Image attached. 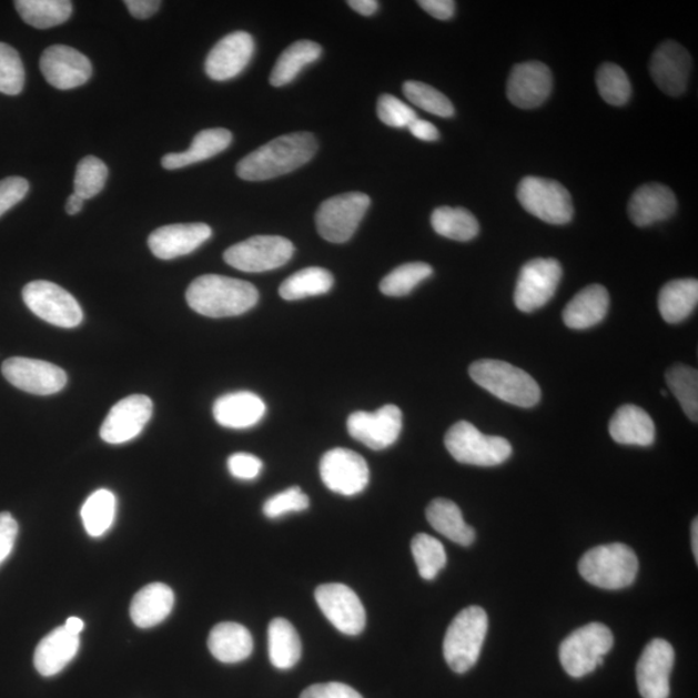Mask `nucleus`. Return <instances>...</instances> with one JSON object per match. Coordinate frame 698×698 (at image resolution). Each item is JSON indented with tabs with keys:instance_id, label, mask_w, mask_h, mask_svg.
Wrapping results in <instances>:
<instances>
[{
	"instance_id": "obj_23",
	"label": "nucleus",
	"mask_w": 698,
	"mask_h": 698,
	"mask_svg": "<svg viewBox=\"0 0 698 698\" xmlns=\"http://www.w3.org/2000/svg\"><path fill=\"white\" fill-rule=\"evenodd\" d=\"M213 235L208 224H171L155 230L148 239L149 249L162 261L193 253Z\"/></svg>"
},
{
	"instance_id": "obj_15",
	"label": "nucleus",
	"mask_w": 698,
	"mask_h": 698,
	"mask_svg": "<svg viewBox=\"0 0 698 698\" xmlns=\"http://www.w3.org/2000/svg\"><path fill=\"white\" fill-rule=\"evenodd\" d=\"M316 601L336 630L358 635L366 626V611L357 594L346 585L326 584L317 587Z\"/></svg>"
},
{
	"instance_id": "obj_54",
	"label": "nucleus",
	"mask_w": 698,
	"mask_h": 698,
	"mask_svg": "<svg viewBox=\"0 0 698 698\" xmlns=\"http://www.w3.org/2000/svg\"><path fill=\"white\" fill-rule=\"evenodd\" d=\"M124 4L133 18L145 20L159 12L162 3L159 0H125Z\"/></svg>"
},
{
	"instance_id": "obj_17",
	"label": "nucleus",
	"mask_w": 698,
	"mask_h": 698,
	"mask_svg": "<svg viewBox=\"0 0 698 698\" xmlns=\"http://www.w3.org/2000/svg\"><path fill=\"white\" fill-rule=\"evenodd\" d=\"M153 414L152 399L144 395H132L117 403L109 412L100 436L108 444H124L141 433Z\"/></svg>"
},
{
	"instance_id": "obj_28",
	"label": "nucleus",
	"mask_w": 698,
	"mask_h": 698,
	"mask_svg": "<svg viewBox=\"0 0 698 698\" xmlns=\"http://www.w3.org/2000/svg\"><path fill=\"white\" fill-rule=\"evenodd\" d=\"M609 310V294L601 285L581 290L563 312L564 324L575 331H585L601 323Z\"/></svg>"
},
{
	"instance_id": "obj_26",
	"label": "nucleus",
	"mask_w": 698,
	"mask_h": 698,
	"mask_svg": "<svg viewBox=\"0 0 698 698\" xmlns=\"http://www.w3.org/2000/svg\"><path fill=\"white\" fill-rule=\"evenodd\" d=\"M81 640L64 626L58 627L39 643L34 654V666L43 677L57 676L72 662L80 649Z\"/></svg>"
},
{
	"instance_id": "obj_48",
	"label": "nucleus",
	"mask_w": 698,
	"mask_h": 698,
	"mask_svg": "<svg viewBox=\"0 0 698 698\" xmlns=\"http://www.w3.org/2000/svg\"><path fill=\"white\" fill-rule=\"evenodd\" d=\"M376 113H378L380 120L384 124L395 129L409 128L412 122L418 118L414 109L392 95H383L380 98L378 105H376Z\"/></svg>"
},
{
	"instance_id": "obj_43",
	"label": "nucleus",
	"mask_w": 698,
	"mask_h": 698,
	"mask_svg": "<svg viewBox=\"0 0 698 698\" xmlns=\"http://www.w3.org/2000/svg\"><path fill=\"white\" fill-rule=\"evenodd\" d=\"M596 85L604 101L614 107H623L630 100L631 83L623 68L603 64L596 72Z\"/></svg>"
},
{
	"instance_id": "obj_46",
	"label": "nucleus",
	"mask_w": 698,
	"mask_h": 698,
	"mask_svg": "<svg viewBox=\"0 0 698 698\" xmlns=\"http://www.w3.org/2000/svg\"><path fill=\"white\" fill-rule=\"evenodd\" d=\"M26 84V69L18 51L10 44L0 43V92L16 97Z\"/></svg>"
},
{
	"instance_id": "obj_41",
	"label": "nucleus",
	"mask_w": 698,
	"mask_h": 698,
	"mask_svg": "<svg viewBox=\"0 0 698 698\" xmlns=\"http://www.w3.org/2000/svg\"><path fill=\"white\" fill-rule=\"evenodd\" d=\"M433 266L427 263H406L387 274L382 280L380 290L387 296H405L423 281L433 276Z\"/></svg>"
},
{
	"instance_id": "obj_44",
	"label": "nucleus",
	"mask_w": 698,
	"mask_h": 698,
	"mask_svg": "<svg viewBox=\"0 0 698 698\" xmlns=\"http://www.w3.org/2000/svg\"><path fill=\"white\" fill-rule=\"evenodd\" d=\"M109 171L107 164L88 155L78 163L74 179V193L81 199L90 200L104 190Z\"/></svg>"
},
{
	"instance_id": "obj_25",
	"label": "nucleus",
	"mask_w": 698,
	"mask_h": 698,
	"mask_svg": "<svg viewBox=\"0 0 698 698\" xmlns=\"http://www.w3.org/2000/svg\"><path fill=\"white\" fill-rule=\"evenodd\" d=\"M213 413L219 425L245 429L256 426L264 418L266 406L263 399L253 392L240 391L219 397Z\"/></svg>"
},
{
	"instance_id": "obj_20",
	"label": "nucleus",
	"mask_w": 698,
	"mask_h": 698,
	"mask_svg": "<svg viewBox=\"0 0 698 698\" xmlns=\"http://www.w3.org/2000/svg\"><path fill=\"white\" fill-rule=\"evenodd\" d=\"M691 69V54L674 41L658 45L649 62V73L657 88L674 98L686 91Z\"/></svg>"
},
{
	"instance_id": "obj_2",
	"label": "nucleus",
	"mask_w": 698,
	"mask_h": 698,
	"mask_svg": "<svg viewBox=\"0 0 698 698\" xmlns=\"http://www.w3.org/2000/svg\"><path fill=\"white\" fill-rule=\"evenodd\" d=\"M259 301L256 287L250 282L205 274L186 290V302L202 316L222 318L240 316L253 310Z\"/></svg>"
},
{
	"instance_id": "obj_3",
	"label": "nucleus",
	"mask_w": 698,
	"mask_h": 698,
	"mask_svg": "<svg viewBox=\"0 0 698 698\" xmlns=\"http://www.w3.org/2000/svg\"><path fill=\"white\" fill-rule=\"evenodd\" d=\"M469 376L478 386L507 404L533 407L539 403L540 388L532 376L505 361L485 358L469 366Z\"/></svg>"
},
{
	"instance_id": "obj_32",
	"label": "nucleus",
	"mask_w": 698,
	"mask_h": 698,
	"mask_svg": "<svg viewBox=\"0 0 698 698\" xmlns=\"http://www.w3.org/2000/svg\"><path fill=\"white\" fill-rule=\"evenodd\" d=\"M698 302V281L695 279L668 282L658 295V310L668 324H679L692 315Z\"/></svg>"
},
{
	"instance_id": "obj_22",
	"label": "nucleus",
	"mask_w": 698,
	"mask_h": 698,
	"mask_svg": "<svg viewBox=\"0 0 698 698\" xmlns=\"http://www.w3.org/2000/svg\"><path fill=\"white\" fill-rule=\"evenodd\" d=\"M255 52L254 38L246 31H234L219 41L205 62L211 80L224 82L240 75Z\"/></svg>"
},
{
	"instance_id": "obj_58",
	"label": "nucleus",
	"mask_w": 698,
	"mask_h": 698,
	"mask_svg": "<svg viewBox=\"0 0 698 698\" xmlns=\"http://www.w3.org/2000/svg\"><path fill=\"white\" fill-rule=\"evenodd\" d=\"M64 627L70 634H73V635H77V637H80L81 633L84 629V624L81 618L70 617L67 619Z\"/></svg>"
},
{
	"instance_id": "obj_56",
	"label": "nucleus",
	"mask_w": 698,
	"mask_h": 698,
	"mask_svg": "<svg viewBox=\"0 0 698 698\" xmlns=\"http://www.w3.org/2000/svg\"><path fill=\"white\" fill-rule=\"evenodd\" d=\"M348 6L363 16H372L378 11L380 3L375 0H350Z\"/></svg>"
},
{
	"instance_id": "obj_39",
	"label": "nucleus",
	"mask_w": 698,
	"mask_h": 698,
	"mask_svg": "<svg viewBox=\"0 0 698 698\" xmlns=\"http://www.w3.org/2000/svg\"><path fill=\"white\" fill-rule=\"evenodd\" d=\"M117 500L111 490L92 493L82 507V520L91 537H101L111 529L115 517Z\"/></svg>"
},
{
	"instance_id": "obj_49",
	"label": "nucleus",
	"mask_w": 698,
	"mask_h": 698,
	"mask_svg": "<svg viewBox=\"0 0 698 698\" xmlns=\"http://www.w3.org/2000/svg\"><path fill=\"white\" fill-rule=\"evenodd\" d=\"M28 192L29 183L27 179L11 176L0 180V216L26 199Z\"/></svg>"
},
{
	"instance_id": "obj_35",
	"label": "nucleus",
	"mask_w": 698,
	"mask_h": 698,
	"mask_svg": "<svg viewBox=\"0 0 698 698\" xmlns=\"http://www.w3.org/2000/svg\"><path fill=\"white\" fill-rule=\"evenodd\" d=\"M321 45L311 41H300L282 52L271 74L273 88H282L292 83L302 70L320 59Z\"/></svg>"
},
{
	"instance_id": "obj_14",
	"label": "nucleus",
	"mask_w": 698,
	"mask_h": 698,
	"mask_svg": "<svg viewBox=\"0 0 698 698\" xmlns=\"http://www.w3.org/2000/svg\"><path fill=\"white\" fill-rule=\"evenodd\" d=\"M2 373L12 386L39 396L58 394L68 382L61 367L36 358H8L2 365Z\"/></svg>"
},
{
	"instance_id": "obj_37",
	"label": "nucleus",
	"mask_w": 698,
	"mask_h": 698,
	"mask_svg": "<svg viewBox=\"0 0 698 698\" xmlns=\"http://www.w3.org/2000/svg\"><path fill=\"white\" fill-rule=\"evenodd\" d=\"M334 285L333 274L318 266H310L292 274L280 286V295L285 301H301L304 297L324 295Z\"/></svg>"
},
{
	"instance_id": "obj_5",
	"label": "nucleus",
	"mask_w": 698,
	"mask_h": 698,
	"mask_svg": "<svg viewBox=\"0 0 698 698\" xmlns=\"http://www.w3.org/2000/svg\"><path fill=\"white\" fill-rule=\"evenodd\" d=\"M488 615L482 607H468L453 619L444 639V657L458 674L473 669L488 634Z\"/></svg>"
},
{
	"instance_id": "obj_12",
	"label": "nucleus",
	"mask_w": 698,
	"mask_h": 698,
	"mask_svg": "<svg viewBox=\"0 0 698 698\" xmlns=\"http://www.w3.org/2000/svg\"><path fill=\"white\" fill-rule=\"evenodd\" d=\"M562 274V265L555 259H533L524 264L514 295L517 310L530 313L543 308L558 290Z\"/></svg>"
},
{
	"instance_id": "obj_53",
	"label": "nucleus",
	"mask_w": 698,
	"mask_h": 698,
	"mask_svg": "<svg viewBox=\"0 0 698 698\" xmlns=\"http://www.w3.org/2000/svg\"><path fill=\"white\" fill-rule=\"evenodd\" d=\"M418 4L437 20H449L456 12V3L452 0H421Z\"/></svg>"
},
{
	"instance_id": "obj_27",
	"label": "nucleus",
	"mask_w": 698,
	"mask_h": 698,
	"mask_svg": "<svg viewBox=\"0 0 698 698\" xmlns=\"http://www.w3.org/2000/svg\"><path fill=\"white\" fill-rule=\"evenodd\" d=\"M175 595L164 584L148 585L133 596L130 614L133 624L140 629H149L160 625L174 608Z\"/></svg>"
},
{
	"instance_id": "obj_30",
	"label": "nucleus",
	"mask_w": 698,
	"mask_h": 698,
	"mask_svg": "<svg viewBox=\"0 0 698 698\" xmlns=\"http://www.w3.org/2000/svg\"><path fill=\"white\" fill-rule=\"evenodd\" d=\"M209 649L216 660L237 664L253 654L254 640L245 626L235 623L219 624L209 635Z\"/></svg>"
},
{
	"instance_id": "obj_40",
	"label": "nucleus",
	"mask_w": 698,
	"mask_h": 698,
	"mask_svg": "<svg viewBox=\"0 0 698 698\" xmlns=\"http://www.w3.org/2000/svg\"><path fill=\"white\" fill-rule=\"evenodd\" d=\"M666 382L674 396L678 398L687 417L697 423L698 419V373L696 368L676 365L666 373Z\"/></svg>"
},
{
	"instance_id": "obj_31",
	"label": "nucleus",
	"mask_w": 698,
	"mask_h": 698,
	"mask_svg": "<svg viewBox=\"0 0 698 698\" xmlns=\"http://www.w3.org/2000/svg\"><path fill=\"white\" fill-rule=\"evenodd\" d=\"M233 135L225 129L203 130L194 136L188 151L182 153H169L162 159V166L166 170H178L191 164L213 159L225 151L232 143Z\"/></svg>"
},
{
	"instance_id": "obj_57",
	"label": "nucleus",
	"mask_w": 698,
	"mask_h": 698,
	"mask_svg": "<svg viewBox=\"0 0 698 698\" xmlns=\"http://www.w3.org/2000/svg\"><path fill=\"white\" fill-rule=\"evenodd\" d=\"M83 205L84 200L81 199L80 195L73 193L67 201V213L69 215H77L78 213H81Z\"/></svg>"
},
{
	"instance_id": "obj_19",
	"label": "nucleus",
	"mask_w": 698,
	"mask_h": 698,
	"mask_svg": "<svg viewBox=\"0 0 698 698\" xmlns=\"http://www.w3.org/2000/svg\"><path fill=\"white\" fill-rule=\"evenodd\" d=\"M674 660V648L664 639H654L643 650L637 666L638 688L643 698H669Z\"/></svg>"
},
{
	"instance_id": "obj_51",
	"label": "nucleus",
	"mask_w": 698,
	"mask_h": 698,
	"mask_svg": "<svg viewBox=\"0 0 698 698\" xmlns=\"http://www.w3.org/2000/svg\"><path fill=\"white\" fill-rule=\"evenodd\" d=\"M301 698H364L356 689L338 681L331 684L313 685L304 689Z\"/></svg>"
},
{
	"instance_id": "obj_29",
	"label": "nucleus",
	"mask_w": 698,
	"mask_h": 698,
	"mask_svg": "<svg viewBox=\"0 0 698 698\" xmlns=\"http://www.w3.org/2000/svg\"><path fill=\"white\" fill-rule=\"evenodd\" d=\"M609 434L618 444L650 446L655 443L656 427L645 409L624 405L611 417Z\"/></svg>"
},
{
	"instance_id": "obj_33",
	"label": "nucleus",
	"mask_w": 698,
	"mask_h": 698,
	"mask_svg": "<svg viewBox=\"0 0 698 698\" xmlns=\"http://www.w3.org/2000/svg\"><path fill=\"white\" fill-rule=\"evenodd\" d=\"M427 520L436 532L461 546L474 544L475 530L465 522L461 508L454 502L437 498L427 507Z\"/></svg>"
},
{
	"instance_id": "obj_45",
	"label": "nucleus",
	"mask_w": 698,
	"mask_h": 698,
	"mask_svg": "<svg viewBox=\"0 0 698 698\" xmlns=\"http://www.w3.org/2000/svg\"><path fill=\"white\" fill-rule=\"evenodd\" d=\"M404 93L412 104L423 109V111L443 118L454 115V107L451 100L444 93L426 83L407 81L404 83Z\"/></svg>"
},
{
	"instance_id": "obj_8",
	"label": "nucleus",
	"mask_w": 698,
	"mask_h": 698,
	"mask_svg": "<svg viewBox=\"0 0 698 698\" xmlns=\"http://www.w3.org/2000/svg\"><path fill=\"white\" fill-rule=\"evenodd\" d=\"M516 195L529 214L545 223L563 225L574 218L575 209L569 192L554 180L524 178Z\"/></svg>"
},
{
	"instance_id": "obj_50",
	"label": "nucleus",
	"mask_w": 698,
	"mask_h": 698,
	"mask_svg": "<svg viewBox=\"0 0 698 698\" xmlns=\"http://www.w3.org/2000/svg\"><path fill=\"white\" fill-rule=\"evenodd\" d=\"M229 469L240 480H254L262 473L263 462L253 454L235 453L229 459Z\"/></svg>"
},
{
	"instance_id": "obj_52",
	"label": "nucleus",
	"mask_w": 698,
	"mask_h": 698,
	"mask_svg": "<svg viewBox=\"0 0 698 698\" xmlns=\"http://www.w3.org/2000/svg\"><path fill=\"white\" fill-rule=\"evenodd\" d=\"M19 535V524L10 513L0 514V564L11 555Z\"/></svg>"
},
{
	"instance_id": "obj_6",
	"label": "nucleus",
	"mask_w": 698,
	"mask_h": 698,
	"mask_svg": "<svg viewBox=\"0 0 698 698\" xmlns=\"http://www.w3.org/2000/svg\"><path fill=\"white\" fill-rule=\"evenodd\" d=\"M445 446L459 464L471 466H498L513 454V446L506 438L484 435L466 421L451 427L445 435Z\"/></svg>"
},
{
	"instance_id": "obj_9",
	"label": "nucleus",
	"mask_w": 698,
	"mask_h": 698,
	"mask_svg": "<svg viewBox=\"0 0 698 698\" xmlns=\"http://www.w3.org/2000/svg\"><path fill=\"white\" fill-rule=\"evenodd\" d=\"M23 302L39 318L54 326H80L83 311L75 297L50 281H33L22 290Z\"/></svg>"
},
{
	"instance_id": "obj_10",
	"label": "nucleus",
	"mask_w": 698,
	"mask_h": 698,
	"mask_svg": "<svg viewBox=\"0 0 698 698\" xmlns=\"http://www.w3.org/2000/svg\"><path fill=\"white\" fill-rule=\"evenodd\" d=\"M294 255V245L280 235H255L225 251L224 261L233 269L262 273L280 269Z\"/></svg>"
},
{
	"instance_id": "obj_11",
	"label": "nucleus",
	"mask_w": 698,
	"mask_h": 698,
	"mask_svg": "<svg viewBox=\"0 0 698 698\" xmlns=\"http://www.w3.org/2000/svg\"><path fill=\"white\" fill-rule=\"evenodd\" d=\"M371 202V198L361 192L343 193L323 202L316 214L321 237L332 243L347 242L357 231Z\"/></svg>"
},
{
	"instance_id": "obj_18",
	"label": "nucleus",
	"mask_w": 698,
	"mask_h": 698,
	"mask_svg": "<svg viewBox=\"0 0 698 698\" xmlns=\"http://www.w3.org/2000/svg\"><path fill=\"white\" fill-rule=\"evenodd\" d=\"M42 74L45 81L58 90H73L88 83L92 75L89 58L73 49V47L54 44L43 53L41 61Z\"/></svg>"
},
{
	"instance_id": "obj_55",
	"label": "nucleus",
	"mask_w": 698,
	"mask_h": 698,
	"mask_svg": "<svg viewBox=\"0 0 698 698\" xmlns=\"http://www.w3.org/2000/svg\"><path fill=\"white\" fill-rule=\"evenodd\" d=\"M407 129H409L413 136L423 141H436L441 138V133H438L435 124L425 120H419V118L412 122Z\"/></svg>"
},
{
	"instance_id": "obj_34",
	"label": "nucleus",
	"mask_w": 698,
	"mask_h": 698,
	"mask_svg": "<svg viewBox=\"0 0 698 698\" xmlns=\"http://www.w3.org/2000/svg\"><path fill=\"white\" fill-rule=\"evenodd\" d=\"M269 654L274 668L289 670L300 662L302 643L295 627L285 618H274L269 627Z\"/></svg>"
},
{
	"instance_id": "obj_38",
	"label": "nucleus",
	"mask_w": 698,
	"mask_h": 698,
	"mask_svg": "<svg viewBox=\"0 0 698 698\" xmlns=\"http://www.w3.org/2000/svg\"><path fill=\"white\" fill-rule=\"evenodd\" d=\"M431 224L437 234L459 242L474 240L480 230L476 218L468 210L461 208L436 209L431 216Z\"/></svg>"
},
{
	"instance_id": "obj_16",
	"label": "nucleus",
	"mask_w": 698,
	"mask_h": 698,
	"mask_svg": "<svg viewBox=\"0 0 698 698\" xmlns=\"http://www.w3.org/2000/svg\"><path fill=\"white\" fill-rule=\"evenodd\" d=\"M348 434L373 451L394 445L403 431V413L396 405H386L375 413L356 412L347 421Z\"/></svg>"
},
{
	"instance_id": "obj_59",
	"label": "nucleus",
	"mask_w": 698,
	"mask_h": 698,
	"mask_svg": "<svg viewBox=\"0 0 698 698\" xmlns=\"http://www.w3.org/2000/svg\"><path fill=\"white\" fill-rule=\"evenodd\" d=\"M698 520L695 519L692 523V550L695 554L696 562H698Z\"/></svg>"
},
{
	"instance_id": "obj_21",
	"label": "nucleus",
	"mask_w": 698,
	"mask_h": 698,
	"mask_svg": "<svg viewBox=\"0 0 698 698\" xmlns=\"http://www.w3.org/2000/svg\"><path fill=\"white\" fill-rule=\"evenodd\" d=\"M553 90V74L539 61L515 65L507 82V98L520 109H535L545 103Z\"/></svg>"
},
{
	"instance_id": "obj_24",
	"label": "nucleus",
	"mask_w": 698,
	"mask_h": 698,
	"mask_svg": "<svg viewBox=\"0 0 698 698\" xmlns=\"http://www.w3.org/2000/svg\"><path fill=\"white\" fill-rule=\"evenodd\" d=\"M678 201L670 188L658 183L641 185L633 194L627 208L630 221L637 226H649L676 214Z\"/></svg>"
},
{
	"instance_id": "obj_42",
	"label": "nucleus",
	"mask_w": 698,
	"mask_h": 698,
	"mask_svg": "<svg viewBox=\"0 0 698 698\" xmlns=\"http://www.w3.org/2000/svg\"><path fill=\"white\" fill-rule=\"evenodd\" d=\"M412 553L422 578L435 579L446 566V553L441 540L421 533L412 540Z\"/></svg>"
},
{
	"instance_id": "obj_7",
	"label": "nucleus",
	"mask_w": 698,
	"mask_h": 698,
	"mask_svg": "<svg viewBox=\"0 0 698 698\" xmlns=\"http://www.w3.org/2000/svg\"><path fill=\"white\" fill-rule=\"evenodd\" d=\"M614 647V634L606 625L588 624L562 643L559 657L568 676L583 678L604 664V656Z\"/></svg>"
},
{
	"instance_id": "obj_36",
	"label": "nucleus",
	"mask_w": 698,
	"mask_h": 698,
	"mask_svg": "<svg viewBox=\"0 0 698 698\" xmlns=\"http://www.w3.org/2000/svg\"><path fill=\"white\" fill-rule=\"evenodd\" d=\"M14 7L21 19L37 29L61 26L73 12V4L68 0H18Z\"/></svg>"
},
{
	"instance_id": "obj_4",
	"label": "nucleus",
	"mask_w": 698,
	"mask_h": 698,
	"mask_svg": "<svg viewBox=\"0 0 698 698\" xmlns=\"http://www.w3.org/2000/svg\"><path fill=\"white\" fill-rule=\"evenodd\" d=\"M638 570L637 554L624 544L594 547L578 564L579 575L585 581L606 590L629 587L637 578Z\"/></svg>"
},
{
	"instance_id": "obj_13",
	"label": "nucleus",
	"mask_w": 698,
	"mask_h": 698,
	"mask_svg": "<svg viewBox=\"0 0 698 698\" xmlns=\"http://www.w3.org/2000/svg\"><path fill=\"white\" fill-rule=\"evenodd\" d=\"M320 475L326 488L347 497L363 492L371 480L366 461L356 452L343 448L324 454L320 462Z\"/></svg>"
},
{
	"instance_id": "obj_47",
	"label": "nucleus",
	"mask_w": 698,
	"mask_h": 698,
	"mask_svg": "<svg viewBox=\"0 0 698 698\" xmlns=\"http://www.w3.org/2000/svg\"><path fill=\"white\" fill-rule=\"evenodd\" d=\"M310 507V498L300 486L276 494L265 502L263 513L270 519H279L290 513H302Z\"/></svg>"
},
{
	"instance_id": "obj_1",
	"label": "nucleus",
	"mask_w": 698,
	"mask_h": 698,
	"mask_svg": "<svg viewBox=\"0 0 698 698\" xmlns=\"http://www.w3.org/2000/svg\"><path fill=\"white\" fill-rule=\"evenodd\" d=\"M317 152L316 138L294 132L273 139L237 164V175L246 182H263L289 174L308 163Z\"/></svg>"
}]
</instances>
